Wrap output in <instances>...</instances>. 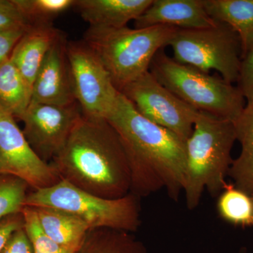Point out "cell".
Masks as SVG:
<instances>
[{"mask_svg":"<svg viewBox=\"0 0 253 253\" xmlns=\"http://www.w3.org/2000/svg\"><path fill=\"white\" fill-rule=\"evenodd\" d=\"M174 59L209 73L214 70L226 83L239 80L241 63V46L239 36L225 23L203 29L178 28L169 41Z\"/></svg>","mask_w":253,"mask_h":253,"instance_id":"52a82bcc","label":"cell"},{"mask_svg":"<svg viewBox=\"0 0 253 253\" xmlns=\"http://www.w3.org/2000/svg\"><path fill=\"white\" fill-rule=\"evenodd\" d=\"M217 211L219 217L240 227L253 226V196L227 183L218 196Z\"/></svg>","mask_w":253,"mask_h":253,"instance_id":"44dd1931","label":"cell"},{"mask_svg":"<svg viewBox=\"0 0 253 253\" xmlns=\"http://www.w3.org/2000/svg\"><path fill=\"white\" fill-rule=\"evenodd\" d=\"M24 227L22 212L15 213L0 219V251L15 231Z\"/></svg>","mask_w":253,"mask_h":253,"instance_id":"4316f807","label":"cell"},{"mask_svg":"<svg viewBox=\"0 0 253 253\" xmlns=\"http://www.w3.org/2000/svg\"><path fill=\"white\" fill-rule=\"evenodd\" d=\"M149 71L168 90L199 112L234 123L246 106L238 86L178 63L163 49L154 56Z\"/></svg>","mask_w":253,"mask_h":253,"instance_id":"5b68a950","label":"cell"},{"mask_svg":"<svg viewBox=\"0 0 253 253\" xmlns=\"http://www.w3.org/2000/svg\"></svg>","mask_w":253,"mask_h":253,"instance_id":"4dcf8cb0","label":"cell"},{"mask_svg":"<svg viewBox=\"0 0 253 253\" xmlns=\"http://www.w3.org/2000/svg\"><path fill=\"white\" fill-rule=\"evenodd\" d=\"M238 87L247 102L253 100V49L241 59Z\"/></svg>","mask_w":253,"mask_h":253,"instance_id":"484cf974","label":"cell"},{"mask_svg":"<svg viewBox=\"0 0 253 253\" xmlns=\"http://www.w3.org/2000/svg\"><path fill=\"white\" fill-rule=\"evenodd\" d=\"M234 125L241 152L233 160L228 176L238 189L253 196V100L247 102Z\"/></svg>","mask_w":253,"mask_h":253,"instance_id":"ac0fdd59","label":"cell"},{"mask_svg":"<svg viewBox=\"0 0 253 253\" xmlns=\"http://www.w3.org/2000/svg\"><path fill=\"white\" fill-rule=\"evenodd\" d=\"M82 114L77 103L58 106L31 102L20 120L32 149L42 161L50 163L64 147Z\"/></svg>","mask_w":253,"mask_h":253,"instance_id":"8fae6325","label":"cell"},{"mask_svg":"<svg viewBox=\"0 0 253 253\" xmlns=\"http://www.w3.org/2000/svg\"><path fill=\"white\" fill-rule=\"evenodd\" d=\"M22 212L24 229L31 241L34 253H76L61 247L42 229L34 210L25 206Z\"/></svg>","mask_w":253,"mask_h":253,"instance_id":"cb8c5ba5","label":"cell"},{"mask_svg":"<svg viewBox=\"0 0 253 253\" xmlns=\"http://www.w3.org/2000/svg\"><path fill=\"white\" fill-rule=\"evenodd\" d=\"M15 119L0 107V174L19 178L33 190L57 184V171L32 149Z\"/></svg>","mask_w":253,"mask_h":253,"instance_id":"30bf717a","label":"cell"},{"mask_svg":"<svg viewBox=\"0 0 253 253\" xmlns=\"http://www.w3.org/2000/svg\"><path fill=\"white\" fill-rule=\"evenodd\" d=\"M238 253H248V251L247 249H246V248L242 247L239 250Z\"/></svg>","mask_w":253,"mask_h":253,"instance_id":"f546056e","label":"cell"},{"mask_svg":"<svg viewBox=\"0 0 253 253\" xmlns=\"http://www.w3.org/2000/svg\"><path fill=\"white\" fill-rule=\"evenodd\" d=\"M236 141L234 123L199 111L186 141L183 194L189 211L199 206L205 190L217 196L224 189Z\"/></svg>","mask_w":253,"mask_h":253,"instance_id":"3957f363","label":"cell"},{"mask_svg":"<svg viewBox=\"0 0 253 253\" xmlns=\"http://www.w3.org/2000/svg\"><path fill=\"white\" fill-rule=\"evenodd\" d=\"M31 26L13 0H0V32L28 30Z\"/></svg>","mask_w":253,"mask_h":253,"instance_id":"d4e9b609","label":"cell"},{"mask_svg":"<svg viewBox=\"0 0 253 253\" xmlns=\"http://www.w3.org/2000/svg\"><path fill=\"white\" fill-rule=\"evenodd\" d=\"M0 253H34L24 227L15 231Z\"/></svg>","mask_w":253,"mask_h":253,"instance_id":"83f0119b","label":"cell"},{"mask_svg":"<svg viewBox=\"0 0 253 253\" xmlns=\"http://www.w3.org/2000/svg\"><path fill=\"white\" fill-rule=\"evenodd\" d=\"M66 55L75 99L83 116L106 119L120 94L107 70L84 41L67 42Z\"/></svg>","mask_w":253,"mask_h":253,"instance_id":"ba28073f","label":"cell"},{"mask_svg":"<svg viewBox=\"0 0 253 253\" xmlns=\"http://www.w3.org/2000/svg\"><path fill=\"white\" fill-rule=\"evenodd\" d=\"M153 0H76L74 7L89 27L121 28L137 19Z\"/></svg>","mask_w":253,"mask_h":253,"instance_id":"9a60e30c","label":"cell"},{"mask_svg":"<svg viewBox=\"0 0 253 253\" xmlns=\"http://www.w3.org/2000/svg\"><path fill=\"white\" fill-rule=\"evenodd\" d=\"M51 165L61 179L105 199L130 193V172L117 132L106 119L82 114Z\"/></svg>","mask_w":253,"mask_h":253,"instance_id":"7a4b0ae2","label":"cell"},{"mask_svg":"<svg viewBox=\"0 0 253 253\" xmlns=\"http://www.w3.org/2000/svg\"><path fill=\"white\" fill-rule=\"evenodd\" d=\"M106 120L126 153L131 194L140 199L165 189L177 201L183 194L186 141L143 117L121 92Z\"/></svg>","mask_w":253,"mask_h":253,"instance_id":"6da1fadb","label":"cell"},{"mask_svg":"<svg viewBox=\"0 0 253 253\" xmlns=\"http://www.w3.org/2000/svg\"><path fill=\"white\" fill-rule=\"evenodd\" d=\"M61 33L51 23L33 25L25 32L10 55L31 89L46 54Z\"/></svg>","mask_w":253,"mask_h":253,"instance_id":"5bb4252c","label":"cell"},{"mask_svg":"<svg viewBox=\"0 0 253 253\" xmlns=\"http://www.w3.org/2000/svg\"><path fill=\"white\" fill-rule=\"evenodd\" d=\"M208 14L239 36L241 59L253 49V0H203Z\"/></svg>","mask_w":253,"mask_h":253,"instance_id":"e0dca14e","label":"cell"},{"mask_svg":"<svg viewBox=\"0 0 253 253\" xmlns=\"http://www.w3.org/2000/svg\"><path fill=\"white\" fill-rule=\"evenodd\" d=\"M32 89L10 59L0 66V107L21 119L31 104Z\"/></svg>","mask_w":253,"mask_h":253,"instance_id":"d6986e66","label":"cell"},{"mask_svg":"<svg viewBox=\"0 0 253 253\" xmlns=\"http://www.w3.org/2000/svg\"><path fill=\"white\" fill-rule=\"evenodd\" d=\"M121 93L143 117L187 140L199 111L165 87L150 71L126 85Z\"/></svg>","mask_w":253,"mask_h":253,"instance_id":"9c48e42d","label":"cell"},{"mask_svg":"<svg viewBox=\"0 0 253 253\" xmlns=\"http://www.w3.org/2000/svg\"><path fill=\"white\" fill-rule=\"evenodd\" d=\"M169 26L145 28L89 27L84 42L107 70L116 89L125 87L148 71L154 56L177 30Z\"/></svg>","mask_w":253,"mask_h":253,"instance_id":"277c9868","label":"cell"},{"mask_svg":"<svg viewBox=\"0 0 253 253\" xmlns=\"http://www.w3.org/2000/svg\"><path fill=\"white\" fill-rule=\"evenodd\" d=\"M205 9L203 0H153L134 21L135 28L169 26L179 29H203L217 26Z\"/></svg>","mask_w":253,"mask_h":253,"instance_id":"4fadbf2b","label":"cell"},{"mask_svg":"<svg viewBox=\"0 0 253 253\" xmlns=\"http://www.w3.org/2000/svg\"><path fill=\"white\" fill-rule=\"evenodd\" d=\"M133 234L109 228L89 229L76 253H148L144 243Z\"/></svg>","mask_w":253,"mask_h":253,"instance_id":"ffe728a7","label":"cell"},{"mask_svg":"<svg viewBox=\"0 0 253 253\" xmlns=\"http://www.w3.org/2000/svg\"><path fill=\"white\" fill-rule=\"evenodd\" d=\"M31 26L51 23L59 14L74 7L76 0H13Z\"/></svg>","mask_w":253,"mask_h":253,"instance_id":"7402d4cb","label":"cell"},{"mask_svg":"<svg viewBox=\"0 0 253 253\" xmlns=\"http://www.w3.org/2000/svg\"><path fill=\"white\" fill-rule=\"evenodd\" d=\"M29 186L16 176L0 174V219L21 212Z\"/></svg>","mask_w":253,"mask_h":253,"instance_id":"603a6c76","label":"cell"},{"mask_svg":"<svg viewBox=\"0 0 253 253\" xmlns=\"http://www.w3.org/2000/svg\"><path fill=\"white\" fill-rule=\"evenodd\" d=\"M139 198L129 193L105 199L61 179L57 184L28 192L25 206L57 208L75 214L89 229L109 228L134 233L141 225Z\"/></svg>","mask_w":253,"mask_h":253,"instance_id":"8992f818","label":"cell"},{"mask_svg":"<svg viewBox=\"0 0 253 253\" xmlns=\"http://www.w3.org/2000/svg\"><path fill=\"white\" fill-rule=\"evenodd\" d=\"M27 30L0 32V66L9 59L15 46Z\"/></svg>","mask_w":253,"mask_h":253,"instance_id":"f1b7e54d","label":"cell"},{"mask_svg":"<svg viewBox=\"0 0 253 253\" xmlns=\"http://www.w3.org/2000/svg\"><path fill=\"white\" fill-rule=\"evenodd\" d=\"M46 235L61 247L77 253L85 239L89 227L71 213L49 207H31Z\"/></svg>","mask_w":253,"mask_h":253,"instance_id":"2e32d148","label":"cell"},{"mask_svg":"<svg viewBox=\"0 0 253 253\" xmlns=\"http://www.w3.org/2000/svg\"><path fill=\"white\" fill-rule=\"evenodd\" d=\"M66 37L61 33L46 54L32 87L31 103L70 106L76 104L66 55Z\"/></svg>","mask_w":253,"mask_h":253,"instance_id":"7c38bea8","label":"cell"}]
</instances>
